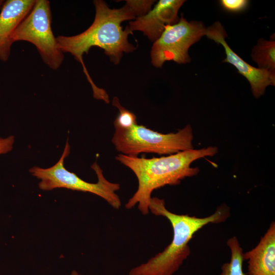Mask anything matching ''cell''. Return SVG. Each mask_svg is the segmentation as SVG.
Wrapping results in <instances>:
<instances>
[{"instance_id":"52a82bcc","label":"cell","mask_w":275,"mask_h":275,"mask_svg":"<svg viewBox=\"0 0 275 275\" xmlns=\"http://www.w3.org/2000/svg\"><path fill=\"white\" fill-rule=\"evenodd\" d=\"M206 28L202 22L188 21L182 16L177 22L167 25L152 45L150 54L153 65L160 68L169 61L178 64L189 62L188 49L205 36Z\"/></svg>"},{"instance_id":"277c9868","label":"cell","mask_w":275,"mask_h":275,"mask_svg":"<svg viewBox=\"0 0 275 275\" xmlns=\"http://www.w3.org/2000/svg\"><path fill=\"white\" fill-rule=\"evenodd\" d=\"M112 140L121 154L137 157L142 153L173 154L193 149V129L190 125L176 133L163 134L136 124L126 129H115Z\"/></svg>"},{"instance_id":"5b68a950","label":"cell","mask_w":275,"mask_h":275,"mask_svg":"<svg viewBox=\"0 0 275 275\" xmlns=\"http://www.w3.org/2000/svg\"><path fill=\"white\" fill-rule=\"evenodd\" d=\"M70 151V147L67 140L63 152L56 164L48 168L34 166L29 170L32 176L40 180L38 184L39 188L49 191L58 188H64L90 193L103 199L113 208L119 209L121 201L116 191L120 188V184L108 181L97 162L91 166L97 177L96 183L85 181L76 174L67 170L64 166V160L69 155Z\"/></svg>"},{"instance_id":"6da1fadb","label":"cell","mask_w":275,"mask_h":275,"mask_svg":"<svg viewBox=\"0 0 275 275\" xmlns=\"http://www.w3.org/2000/svg\"><path fill=\"white\" fill-rule=\"evenodd\" d=\"M119 9H111L102 0H95V16L92 24L81 33L71 36H58L56 40L58 47L63 53H71L78 61L90 82L93 96L101 99L106 95V91L96 86L90 77L83 61V55L88 54L92 47L104 50L111 60L118 64L123 53L133 51L135 48L128 40V36L132 34L126 26L123 30L121 23L125 20L135 19L139 13L131 0Z\"/></svg>"},{"instance_id":"8fae6325","label":"cell","mask_w":275,"mask_h":275,"mask_svg":"<svg viewBox=\"0 0 275 275\" xmlns=\"http://www.w3.org/2000/svg\"><path fill=\"white\" fill-rule=\"evenodd\" d=\"M248 275H275V223L272 222L258 244L243 253Z\"/></svg>"},{"instance_id":"8992f818","label":"cell","mask_w":275,"mask_h":275,"mask_svg":"<svg viewBox=\"0 0 275 275\" xmlns=\"http://www.w3.org/2000/svg\"><path fill=\"white\" fill-rule=\"evenodd\" d=\"M25 41L34 44L42 60L50 68L58 69L64 57L58 46L51 29V12L48 0H36L29 14L12 36L13 43Z\"/></svg>"},{"instance_id":"7a4b0ae2","label":"cell","mask_w":275,"mask_h":275,"mask_svg":"<svg viewBox=\"0 0 275 275\" xmlns=\"http://www.w3.org/2000/svg\"><path fill=\"white\" fill-rule=\"evenodd\" d=\"M218 151L216 147L180 151L167 156L146 158L120 154L116 159L129 168L138 180V187L125 204L130 209L136 205L141 213L148 214L152 193L167 185L179 184L186 177L198 174V168L190 167L195 160L205 156H212Z\"/></svg>"},{"instance_id":"9c48e42d","label":"cell","mask_w":275,"mask_h":275,"mask_svg":"<svg viewBox=\"0 0 275 275\" xmlns=\"http://www.w3.org/2000/svg\"><path fill=\"white\" fill-rule=\"evenodd\" d=\"M183 0H160L146 14L136 17L130 21L128 28L132 33L139 31L155 41L163 32L164 28L177 22L178 12L185 2Z\"/></svg>"},{"instance_id":"3957f363","label":"cell","mask_w":275,"mask_h":275,"mask_svg":"<svg viewBox=\"0 0 275 275\" xmlns=\"http://www.w3.org/2000/svg\"><path fill=\"white\" fill-rule=\"evenodd\" d=\"M149 210L169 221L173 230V239L163 251L132 268L129 275H173L189 256L188 243L194 235L205 225L224 222L230 216L229 208L226 204L221 205L212 214L205 217L178 214L168 210L164 200L157 197H151Z\"/></svg>"},{"instance_id":"ba28073f","label":"cell","mask_w":275,"mask_h":275,"mask_svg":"<svg viewBox=\"0 0 275 275\" xmlns=\"http://www.w3.org/2000/svg\"><path fill=\"white\" fill-rule=\"evenodd\" d=\"M205 36L221 44L225 50L224 63H228L235 67L238 72L249 82L254 96L259 98L269 86L275 85V71H270L253 67L236 54L226 41L227 33L219 22H214L206 28Z\"/></svg>"},{"instance_id":"7c38bea8","label":"cell","mask_w":275,"mask_h":275,"mask_svg":"<svg viewBox=\"0 0 275 275\" xmlns=\"http://www.w3.org/2000/svg\"><path fill=\"white\" fill-rule=\"evenodd\" d=\"M251 57L258 68L275 71V41L260 39L252 49Z\"/></svg>"},{"instance_id":"e0dca14e","label":"cell","mask_w":275,"mask_h":275,"mask_svg":"<svg viewBox=\"0 0 275 275\" xmlns=\"http://www.w3.org/2000/svg\"><path fill=\"white\" fill-rule=\"evenodd\" d=\"M69 275H81V274L79 273L76 270H73L71 273Z\"/></svg>"},{"instance_id":"ac0fdd59","label":"cell","mask_w":275,"mask_h":275,"mask_svg":"<svg viewBox=\"0 0 275 275\" xmlns=\"http://www.w3.org/2000/svg\"><path fill=\"white\" fill-rule=\"evenodd\" d=\"M4 1L3 0H0V11L2 8V7H3V5L4 4Z\"/></svg>"},{"instance_id":"5bb4252c","label":"cell","mask_w":275,"mask_h":275,"mask_svg":"<svg viewBox=\"0 0 275 275\" xmlns=\"http://www.w3.org/2000/svg\"><path fill=\"white\" fill-rule=\"evenodd\" d=\"M113 105L119 111V113L114 122L115 129H126L137 124L136 116L122 106L118 97H115L113 98Z\"/></svg>"},{"instance_id":"30bf717a","label":"cell","mask_w":275,"mask_h":275,"mask_svg":"<svg viewBox=\"0 0 275 275\" xmlns=\"http://www.w3.org/2000/svg\"><path fill=\"white\" fill-rule=\"evenodd\" d=\"M36 0H7L0 11V60L10 57L12 36L17 27L29 14Z\"/></svg>"},{"instance_id":"4fadbf2b","label":"cell","mask_w":275,"mask_h":275,"mask_svg":"<svg viewBox=\"0 0 275 275\" xmlns=\"http://www.w3.org/2000/svg\"><path fill=\"white\" fill-rule=\"evenodd\" d=\"M231 251V259L229 263H224L222 266L220 275H246L242 270L243 258V250L236 236H233L227 241Z\"/></svg>"},{"instance_id":"2e32d148","label":"cell","mask_w":275,"mask_h":275,"mask_svg":"<svg viewBox=\"0 0 275 275\" xmlns=\"http://www.w3.org/2000/svg\"><path fill=\"white\" fill-rule=\"evenodd\" d=\"M15 137L10 135L6 138L0 137V155L10 152L13 147Z\"/></svg>"},{"instance_id":"9a60e30c","label":"cell","mask_w":275,"mask_h":275,"mask_svg":"<svg viewBox=\"0 0 275 275\" xmlns=\"http://www.w3.org/2000/svg\"><path fill=\"white\" fill-rule=\"evenodd\" d=\"M247 0H222L220 4L225 10L230 12H239L244 10L248 6Z\"/></svg>"}]
</instances>
